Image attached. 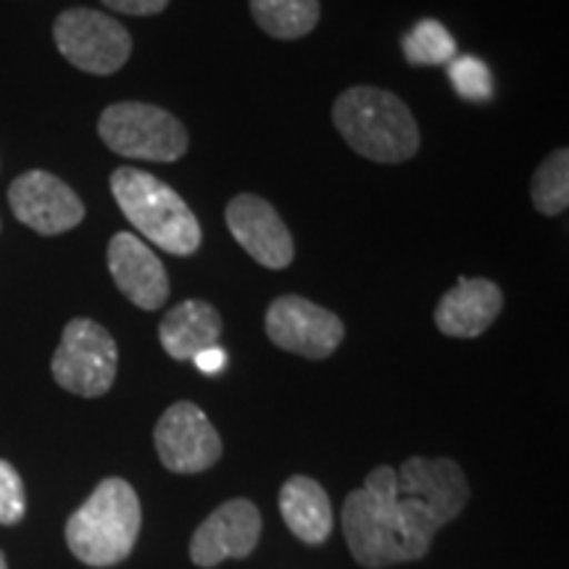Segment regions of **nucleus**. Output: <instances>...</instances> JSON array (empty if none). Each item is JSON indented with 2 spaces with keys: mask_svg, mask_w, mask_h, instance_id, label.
<instances>
[{
  "mask_svg": "<svg viewBox=\"0 0 569 569\" xmlns=\"http://www.w3.org/2000/svg\"><path fill=\"white\" fill-rule=\"evenodd\" d=\"M340 522L348 551L367 569L422 559L440 530L422 503L398 496L396 469L388 465L375 467L365 486L346 496Z\"/></svg>",
  "mask_w": 569,
  "mask_h": 569,
  "instance_id": "obj_1",
  "label": "nucleus"
},
{
  "mask_svg": "<svg viewBox=\"0 0 569 569\" xmlns=\"http://www.w3.org/2000/svg\"><path fill=\"white\" fill-rule=\"evenodd\" d=\"M142 528L138 490L124 478H106L67 519L69 551L88 567H113L130 557Z\"/></svg>",
  "mask_w": 569,
  "mask_h": 569,
  "instance_id": "obj_2",
  "label": "nucleus"
},
{
  "mask_svg": "<svg viewBox=\"0 0 569 569\" xmlns=\"http://www.w3.org/2000/svg\"><path fill=\"white\" fill-rule=\"evenodd\" d=\"M332 122L356 153L377 163L409 161L419 151V127L393 92L359 84L340 92Z\"/></svg>",
  "mask_w": 569,
  "mask_h": 569,
  "instance_id": "obj_3",
  "label": "nucleus"
},
{
  "mask_svg": "<svg viewBox=\"0 0 569 569\" xmlns=\"http://www.w3.org/2000/svg\"><path fill=\"white\" fill-rule=\"evenodd\" d=\"M111 193L142 238L172 256H193L201 248V224L182 196L159 177L134 167L111 174Z\"/></svg>",
  "mask_w": 569,
  "mask_h": 569,
  "instance_id": "obj_4",
  "label": "nucleus"
},
{
  "mask_svg": "<svg viewBox=\"0 0 569 569\" xmlns=\"http://www.w3.org/2000/svg\"><path fill=\"white\" fill-rule=\"evenodd\" d=\"M98 134L117 156L172 163L188 151V130L174 113L151 103H113L98 119Z\"/></svg>",
  "mask_w": 569,
  "mask_h": 569,
  "instance_id": "obj_5",
  "label": "nucleus"
},
{
  "mask_svg": "<svg viewBox=\"0 0 569 569\" xmlns=\"http://www.w3.org/2000/svg\"><path fill=\"white\" fill-rule=\"evenodd\" d=\"M117 340L103 325L80 317L63 327L61 343L51 361L53 380L63 390L82 398H101L117 380Z\"/></svg>",
  "mask_w": 569,
  "mask_h": 569,
  "instance_id": "obj_6",
  "label": "nucleus"
},
{
  "mask_svg": "<svg viewBox=\"0 0 569 569\" xmlns=\"http://www.w3.org/2000/svg\"><path fill=\"white\" fill-rule=\"evenodd\" d=\"M53 40L71 67L109 77L132 56V38L124 24L92 9L63 11L53 24Z\"/></svg>",
  "mask_w": 569,
  "mask_h": 569,
  "instance_id": "obj_7",
  "label": "nucleus"
},
{
  "mask_svg": "<svg viewBox=\"0 0 569 569\" xmlns=\"http://www.w3.org/2000/svg\"><path fill=\"white\" fill-rule=\"evenodd\" d=\"M153 446L161 465L174 475L206 472L222 459V438L201 407L177 401L163 411L153 430Z\"/></svg>",
  "mask_w": 569,
  "mask_h": 569,
  "instance_id": "obj_8",
  "label": "nucleus"
},
{
  "mask_svg": "<svg viewBox=\"0 0 569 569\" xmlns=\"http://www.w3.org/2000/svg\"><path fill=\"white\" fill-rule=\"evenodd\" d=\"M264 327L277 348L315 361L336 353L346 336L338 315L301 296L274 298L267 309Z\"/></svg>",
  "mask_w": 569,
  "mask_h": 569,
  "instance_id": "obj_9",
  "label": "nucleus"
},
{
  "mask_svg": "<svg viewBox=\"0 0 569 569\" xmlns=\"http://www.w3.org/2000/svg\"><path fill=\"white\" fill-rule=\"evenodd\" d=\"M261 538V511L251 498H230L198 525L190 538V559L211 569L227 559L251 557Z\"/></svg>",
  "mask_w": 569,
  "mask_h": 569,
  "instance_id": "obj_10",
  "label": "nucleus"
},
{
  "mask_svg": "<svg viewBox=\"0 0 569 569\" xmlns=\"http://www.w3.org/2000/svg\"><path fill=\"white\" fill-rule=\"evenodd\" d=\"M13 217L40 234H61L82 224L84 206L67 182L51 172L32 169L17 177L9 188Z\"/></svg>",
  "mask_w": 569,
  "mask_h": 569,
  "instance_id": "obj_11",
  "label": "nucleus"
},
{
  "mask_svg": "<svg viewBox=\"0 0 569 569\" xmlns=\"http://www.w3.org/2000/svg\"><path fill=\"white\" fill-rule=\"evenodd\" d=\"M227 230L251 259L267 269H284L293 261L296 248L282 217L264 198L234 196L224 211Z\"/></svg>",
  "mask_w": 569,
  "mask_h": 569,
  "instance_id": "obj_12",
  "label": "nucleus"
},
{
  "mask_svg": "<svg viewBox=\"0 0 569 569\" xmlns=\"http://www.w3.org/2000/svg\"><path fill=\"white\" fill-rule=\"evenodd\" d=\"M398 496L415 498L430 511L438 528L453 522L469 503L467 475L453 459H425L411 457L396 469Z\"/></svg>",
  "mask_w": 569,
  "mask_h": 569,
  "instance_id": "obj_13",
  "label": "nucleus"
},
{
  "mask_svg": "<svg viewBox=\"0 0 569 569\" xmlns=\"http://www.w3.org/2000/svg\"><path fill=\"white\" fill-rule=\"evenodd\" d=\"M109 272L124 298L142 311H156L169 298V274L151 246L134 232H117L109 243Z\"/></svg>",
  "mask_w": 569,
  "mask_h": 569,
  "instance_id": "obj_14",
  "label": "nucleus"
},
{
  "mask_svg": "<svg viewBox=\"0 0 569 569\" xmlns=\"http://www.w3.org/2000/svg\"><path fill=\"white\" fill-rule=\"evenodd\" d=\"M503 309V293L486 277H459L436 309L438 330L448 338H480Z\"/></svg>",
  "mask_w": 569,
  "mask_h": 569,
  "instance_id": "obj_15",
  "label": "nucleus"
},
{
  "mask_svg": "<svg viewBox=\"0 0 569 569\" xmlns=\"http://www.w3.org/2000/svg\"><path fill=\"white\" fill-rule=\"evenodd\" d=\"M280 515L288 530L306 546H322L336 525L330 496L315 478L306 475H293L282 482Z\"/></svg>",
  "mask_w": 569,
  "mask_h": 569,
  "instance_id": "obj_16",
  "label": "nucleus"
},
{
  "mask_svg": "<svg viewBox=\"0 0 569 569\" xmlns=\"http://www.w3.org/2000/svg\"><path fill=\"white\" fill-rule=\"evenodd\" d=\"M222 338V317L206 301L177 303L159 325V340L172 359L190 361Z\"/></svg>",
  "mask_w": 569,
  "mask_h": 569,
  "instance_id": "obj_17",
  "label": "nucleus"
},
{
  "mask_svg": "<svg viewBox=\"0 0 569 569\" xmlns=\"http://www.w3.org/2000/svg\"><path fill=\"white\" fill-rule=\"evenodd\" d=\"M256 24L277 40L306 38L319 21V0H251Z\"/></svg>",
  "mask_w": 569,
  "mask_h": 569,
  "instance_id": "obj_18",
  "label": "nucleus"
},
{
  "mask_svg": "<svg viewBox=\"0 0 569 569\" xmlns=\"http://www.w3.org/2000/svg\"><path fill=\"white\" fill-rule=\"evenodd\" d=\"M532 206L546 217H559L569 206V151L559 148L536 169L530 182Z\"/></svg>",
  "mask_w": 569,
  "mask_h": 569,
  "instance_id": "obj_19",
  "label": "nucleus"
},
{
  "mask_svg": "<svg viewBox=\"0 0 569 569\" xmlns=\"http://www.w3.org/2000/svg\"><path fill=\"white\" fill-rule=\"evenodd\" d=\"M403 56L415 67H443L457 56V40L436 19H422L415 30L403 34Z\"/></svg>",
  "mask_w": 569,
  "mask_h": 569,
  "instance_id": "obj_20",
  "label": "nucleus"
},
{
  "mask_svg": "<svg viewBox=\"0 0 569 569\" xmlns=\"http://www.w3.org/2000/svg\"><path fill=\"white\" fill-rule=\"evenodd\" d=\"M448 80L465 101H488L493 96L490 69L475 56H453L448 61Z\"/></svg>",
  "mask_w": 569,
  "mask_h": 569,
  "instance_id": "obj_21",
  "label": "nucleus"
},
{
  "mask_svg": "<svg viewBox=\"0 0 569 569\" xmlns=\"http://www.w3.org/2000/svg\"><path fill=\"white\" fill-rule=\"evenodd\" d=\"M27 515V493L11 461L0 459V525H19Z\"/></svg>",
  "mask_w": 569,
  "mask_h": 569,
  "instance_id": "obj_22",
  "label": "nucleus"
},
{
  "mask_svg": "<svg viewBox=\"0 0 569 569\" xmlns=\"http://www.w3.org/2000/svg\"><path fill=\"white\" fill-rule=\"evenodd\" d=\"M117 13H130V17H153L169 6V0H103Z\"/></svg>",
  "mask_w": 569,
  "mask_h": 569,
  "instance_id": "obj_23",
  "label": "nucleus"
},
{
  "mask_svg": "<svg viewBox=\"0 0 569 569\" xmlns=\"http://www.w3.org/2000/svg\"><path fill=\"white\" fill-rule=\"evenodd\" d=\"M193 361L198 365V369H201V372L213 375V372H219V369L224 367L227 353L219 346H211V348H206V351L198 353Z\"/></svg>",
  "mask_w": 569,
  "mask_h": 569,
  "instance_id": "obj_24",
  "label": "nucleus"
},
{
  "mask_svg": "<svg viewBox=\"0 0 569 569\" xmlns=\"http://www.w3.org/2000/svg\"><path fill=\"white\" fill-rule=\"evenodd\" d=\"M0 569H9V561H6V557H3V551H0Z\"/></svg>",
  "mask_w": 569,
  "mask_h": 569,
  "instance_id": "obj_25",
  "label": "nucleus"
}]
</instances>
